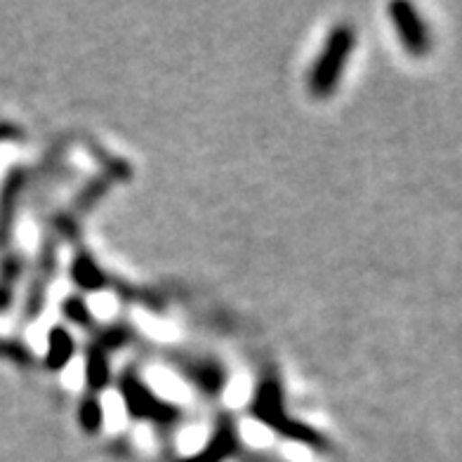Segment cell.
I'll return each instance as SVG.
<instances>
[{
	"instance_id": "obj_1",
	"label": "cell",
	"mask_w": 462,
	"mask_h": 462,
	"mask_svg": "<svg viewBox=\"0 0 462 462\" xmlns=\"http://www.w3.org/2000/svg\"><path fill=\"white\" fill-rule=\"evenodd\" d=\"M349 45H352V36L346 31H337L328 48H326V52H323L317 71L311 76V90H317L319 95H323V92H328L337 83L342 64H345V57L349 52Z\"/></svg>"
}]
</instances>
